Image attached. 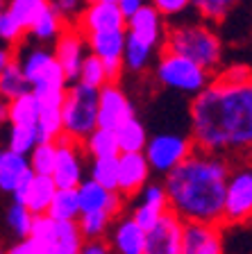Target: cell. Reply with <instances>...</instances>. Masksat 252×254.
<instances>
[{
    "label": "cell",
    "mask_w": 252,
    "mask_h": 254,
    "mask_svg": "<svg viewBox=\"0 0 252 254\" xmlns=\"http://www.w3.org/2000/svg\"><path fill=\"white\" fill-rule=\"evenodd\" d=\"M189 136L198 150L227 157H248L252 148V79L232 82L211 75V82L191 98Z\"/></svg>",
    "instance_id": "obj_1"
},
{
    "label": "cell",
    "mask_w": 252,
    "mask_h": 254,
    "mask_svg": "<svg viewBox=\"0 0 252 254\" xmlns=\"http://www.w3.org/2000/svg\"><path fill=\"white\" fill-rule=\"evenodd\" d=\"M234 159L193 148L191 154L164 175L168 209L182 220L221 222L225 182Z\"/></svg>",
    "instance_id": "obj_2"
},
{
    "label": "cell",
    "mask_w": 252,
    "mask_h": 254,
    "mask_svg": "<svg viewBox=\"0 0 252 254\" xmlns=\"http://www.w3.org/2000/svg\"><path fill=\"white\" fill-rule=\"evenodd\" d=\"M162 48L193 59L211 75L225 64V43L207 21H179L166 27Z\"/></svg>",
    "instance_id": "obj_3"
},
{
    "label": "cell",
    "mask_w": 252,
    "mask_h": 254,
    "mask_svg": "<svg viewBox=\"0 0 252 254\" xmlns=\"http://www.w3.org/2000/svg\"><path fill=\"white\" fill-rule=\"evenodd\" d=\"M155 79L164 89L193 98L211 82V73L195 64L193 59L162 48L155 57Z\"/></svg>",
    "instance_id": "obj_4"
},
{
    "label": "cell",
    "mask_w": 252,
    "mask_h": 254,
    "mask_svg": "<svg viewBox=\"0 0 252 254\" xmlns=\"http://www.w3.org/2000/svg\"><path fill=\"white\" fill-rule=\"evenodd\" d=\"M59 111H62V134L73 141H82L91 129L98 127L95 121L98 89L82 82H69Z\"/></svg>",
    "instance_id": "obj_5"
},
{
    "label": "cell",
    "mask_w": 252,
    "mask_h": 254,
    "mask_svg": "<svg viewBox=\"0 0 252 254\" xmlns=\"http://www.w3.org/2000/svg\"><path fill=\"white\" fill-rule=\"evenodd\" d=\"M252 218V168L246 157H237L232 161V170L225 182L223 195V216L221 225H248Z\"/></svg>",
    "instance_id": "obj_6"
},
{
    "label": "cell",
    "mask_w": 252,
    "mask_h": 254,
    "mask_svg": "<svg viewBox=\"0 0 252 254\" xmlns=\"http://www.w3.org/2000/svg\"><path fill=\"white\" fill-rule=\"evenodd\" d=\"M193 148L195 145L189 134L162 132V134H155V136H148L146 148H143V157H146L148 166H150V173L164 177L186 154H191Z\"/></svg>",
    "instance_id": "obj_7"
},
{
    "label": "cell",
    "mask_w": 252,
    "mask_h": 254,
    "mask_svg": "<svg viewBox=\"0 0 252 254\" xmlns=\"http://www.w3.org/2000/svg\"><path fill=\"white\" fill-rule=\"evenodd\" d=\"M55 145H57V150H55V164L50 170V177L59 189H75L86 177L82 143L62 134L55 138Z\"/></svg>",
    "instance_id": "obj_8"
},
{
    "label": "cell",
    "mask_w": 252,
    "mask_h": 254,
    "mask_svg": "<svg viewBox=\"0 0 252 254\" xmlns=\"http://www.w3.org/2000/svg\"><path fill=\"white\" fill-rule=\"evenodd\" d=\"M86 48L89 53L102 62L109 82H118L123 70V48H125V30H107L86 34Z\"/></svg>",
    "instance_id": "obj_9"
},
{
    "label": "cell",
    "mask_w": 252,
    "mask_h": 254,
    "mask_svg": "<svg viewBox=\"0 0 252 254\" xmlns=\"http://www.w3.org/2000/svg\"><path fill=\"white\" fill-rule=\"evenodd\" d=\"M137 114L134 105L127 98V93L121 89L118 82H105L98 89V111H95V121L98 127L116 129V127L125 123Z\"/></svg>",
    "instance_id": "obj_10"
},
{
    "label": "cell",
    "mask_w": 252,
    "mask_h": 254,
    "mask_svg": "<svg viewBox=\"0 0 252 254\" xmlns=\"http://www.w3.org/2000/svg\"><path fill=\"white\" fill-rule=\"evenodd\" d=\"M223 248L225 243L221 222L184 220L179 254H221Z\"/></svg>",
    "instance_id": "obj_11"
},
{
    "label": "cell",
    "mask_w": 252,
    "mask_h": 254,
    "mask_svg": "<svg viewBox=\"0 0 252 254\" xmlns=\"http://www.w3.org/2000/svg\"><path fill=\"white\" fill-rule=\"evenodd\" d=\"M84 37L91 32H107V30H125V14L118 2L111 0H93L82 7L73 23Z\"/></svg>",
    "instance_id": "obj_12"
},
{
    "label": "cell",
    "mask_w": 252,
    "mask_h": 254,
    "mask_svg": "<svg viewBox=\"0 0 252 254\" xmlns=\"http://www.w3.org/2000/svg\"><path fill=\"white\" fill-rule=\"evenodd\" d=\"M184 220L175 211L166 209L146 229V254H179Z\"/></svg>",
    "instance_id": "obj_13"
},
{
    "label": "cell",
    "mask_w": 252,
    "mask_h": 254,
    "mask_svg": "<svg viewBox=\"0 0 252 254\" xmlns=\"http://www.w3.org/2000/svg\"><path fill=\"white\" fill-rule=\"evenodd\" d=\"M166 27V18L150 2H143L132 14L125 16V34L153 46L155 50H162Z\"/></svg>",
    "instance_id": "obj_14"
},
{
    "label": "cell",
    "mask_w": 252,
    "mask_h": 254,
    "mask_svg": "<svg viewBox=\"0 0 252 254\" xmlns=\"http://www.w3.org/2000/svg\"><path fill=\"white\" fill-rule=\"evenodd\" d=\"M89 48H86V39L75 25H66L57 34V39L53 41V57L55 62L62 66L64 75L69 82L78 79V70L82 59L86 57Z\"/></svg>",
    "instance_id": "obj_15"
},
{
    "label": "cell",
    "mask_w": 252,
    "mask_h": 254,
    "mask_svg": "<svg viewBox=\"0 0 252 254\" xmlns=\"http://www.w3.org/2000/svg\"><path fill=\"white\" fill-rule=\"evenodd\" d=\"M150 166H148L143 152H118L116 161V190L127 202L134 200L139 190L150 180Z\"/></svg>",
    "instance_id": "obj_16"
},
{
    "label": "cell",
    "mask_w": 252,
    "mask_h": 254,
    "mask_svg": "<svg viewBox=\"0 0 252 254\" xmlns=\"http://www.w3.org/2000/svg\"><path fill=\"white\" fill-rule=\"evenodd\" d=\"M105 241L109 243L111 252L146 254V229H143L130 213H127V216L121 213L118 218H114Z\"/></svg>",
    "instance_id": "obj_17"
},
{
    "label": "cell",
    "mask_w": 252,
    "mask_h": 254,
    "mask_svg": "<svg viewBox=\"0 0 252 254\" xmlns=\"http://www.w3.org/2000/svg\"><path fill=\"white\" fill-rule=\"evenodd\" d=\"M78 202H80V213L82 211H98V209H107L114 216H121L125 209L127 200L118 193V190H107L105 186H100L91 177H84L78 186Z\"/></svg>",
    "instance_id": "obj_18"
},
{
    "label": "cell",
    "mask_w": 252,
    "mask_h": 254,
    "mask_svg": "<svg viewBox=\"0 0 252 254\" xmlns=\"http://www.w3.org/2000/svg\"><path fill=\"white\" fill-rule=\"evenodd\" d=\"M55 189H57V186H55L50 175L30 173L18 182V186H16L14 190H11V197H14L16 202H23L32 213H46Z\"/></svg>",
    "instance_id": "obj_19"
},
{
    "label": "cell",
    "mask_w": 252,
    "mask_h": 254,
    "mask_svg": "<svg viewBox=\"0 0 252 254\" xmlns=\"http://www.w3.org/2000/svg\"><path fill=\"white\" fill-rule=\"evenodd\" d=\"M134 197H137V202L132 206L130 216L134 218L143 229L150 227V225L168 209L166 190H164V184H159V182L148 180L146 184H143V189L139 190Z\"/></svg>",
    "instance_id": "obj_20"
},
{
    "label": "cell",
    "mask_w": 252,
    "mask_h": 254,
    "mask_svg": "<svg viewBox=\"0 0 252 254\" xmlns=\"http://www.w3.org/2000/svg\"><path fill=\"white\" fill-rule=\"evenodd\" d=\"M30 173L32 168L27 164V154H18L11 150L0 152V190L2 193H11L18 186V182Z\"/></svg>",
    "instance_id": "obj_21"
},
{
    "label": "cell",
    "mask_w": 252,
    "mask_h": 254,
    "mask_svg": "<svg viewBox=\"0 0 252 254\" xmlns=\"http://www.w3.org/2000/svg\"><path fill=\"white\" fill-rule=\"evenodd\" d=\"M159 50H155L153 46L139 41V39L125 34V48H123V70L127 73H146L150 66L155 64Z\"/></svg>",
    "instance_id": "obj_22"
},
{
    "label": "cell",
    "mask_w": 252,
    "mask_h": 254,
    "mask_svg": "<svg viewBox=\"0 0 252 254\" xmlns=\"http://www.w3.org/2000/svg\"><path fill=\"white\" fill-rule=\"evenodd\" d=\"M39 111H41V105L30 89L7 100V123L9 125H37Z\"/></svg>",
    "instance_id": "obj_23"
},
{
    "label": "cell",
    "mask_w": 252,
    "mask_h": 254,
    "mask_svg": "<svg viewBox=\"0 0 252 254\" xmlns=\"http://www.w3.org/2000/svg\"><path fill=\"white\" fill-rule=\"evenodd\" d=\"M14 59L18 62V66H21L23 75L27 77V82H32V79L39 75V70L53 59V50L46 48L43 43L27 46V48H23L21 43H18V46L14 48Z\"/></svg>",
    "instance_id": "obj_24"
},
{
    "label": "cell",
    "mask_w": 252,
    "mask_h": 254,
    "mask_svg": "<svg viewBox=\"0 0 252 254\" xmlns=\"http://www.w3.org/2000/svg\"><path fill=\"white\" fill-rule=\"evenodd\" d=\"M116 143H118V152H143L148 141V129L137 116L127 118L125 123L114 129Z\"/></svg>",
    "instance_id": "obj_25"
},
{
    "label": "cell",
    "mask_w": 252,
    "mask_h": 254,
    "mask_svg": "<svg viewBox=\"0 0 252 254\" xmlns=\"http://www.w3.org/2000/svg\"><path fill=\"white\" fill-rule=\"evenodd\" d=\"M66 25H69V23L64 21V18L53 9V7L48 5L46 9H43L41 14L34 18V23L30 25L27 34H30V37L34 39L37 43H53L55 39H57V34Z\"/></svg>",
    "instance_id": "obj_26"
},
{
    "label": "cell",
    "mask_w": 252,
    "mask_h": 254,
    "mask_svg": "<svg viewBox=\"0 0 252 254\" xmlns=\"http://www.w3.org/2000/svg\"><path fill=\"white\" fill-rule=\"evenodd\" d=\"M80 143H82L84 154H89V159L118 154L116 134H114V129H107V127H95V129H91Z\"/></svg>",
    "instance_id": "obj_27"
},
{
    "label": "cell",
    "mask_w": 252,
    "mask_h": 254,
    "mask_svg": "<svg viewBox=\"0 0 252 254\" xmlns=\"http://www.w3.org/2000/svg\"><path fill=\"white\" fill-rule=\"evenodd\" d=\"M46 213L53 220H78L80 216V202H78V190L75 189H55L50 204H48Z\"/></svg>",
    "instance_id": "obj_28"
},
{
    "label": "cell",
    "mask_w": 252,
    "mask_h": 254,
    "mask_svg": "<svg viewBox=\"0 0 252 254\" xmlns=\"http://www.w3.org/2000/svg\"><path fill=\"white\" fill-rule=\"evenodd\" d=\"M84 236L75 220H55V254H80Z\"/></svg>",
    "instance_id": "obj_29"
},
{
    "label": "cell",
    "mask_w": 252,
    "mask_h": 254,
    "mask_svg": "<svg viewBox=\"0 0 252 254\" xmlns=\"http://www.w3.org/2000/svg\"><path fill=\"white\" fill-rule=\"evenodd\" d=\"M46 7H48V0H5V2H2V11L9 14L11 18L25 30V34H27V30H30V25L34 23V18H37Z\"/></svg>",
    "instance_id": "obj_30"
},
{
    "label": "cell",
    "mask_w": 252,
    "mask_h": 254,
    "mask_svg": "<svg viewBox=\"0 0 252 254\" xmlns=\"http://www.w3.org/2000/svg\"><path fill=\"white\" fill-rule=\"evenodd\" d=\"M114 218L118 216L109 213L107 209H98V211H82L75 222H78L80 232H82L84 241H86V238H105Z\"/></svg>",
    "instance_id": "obj_31"
},
{
    "label": "cell",
    "mask_w": 252,
    "mask_h": 254,
    "mask_svg": "<svg viewBox=\"0 0 252 254\" xmlns=\"http://www.w3.org/2000/svg\"><path fill=\"white\" fill-rule=\"evenodd\" d=\"M241 5V0H191V9L198 14V18L211 23H223L232 11Z\"/></svg>",
    "instance_id": "obj_32"
},
{
    "label": "cell",
    "mask_w": 252,
    "mask_h": 254,
    "mask_svg": "<svg viewBox=\"0 0 252 254\" xmlns=\"http://www.w3.org/2000/svg\"><path fill=\"white\" fill-rule=\"evenodd\" d=\"M27 236L39 248V254H55V220L48 213H34Z\"/></svg>",
    "instance_id": "obj_33"
},
{
    "label": "cell",
    "mask_w": 252,
    "mask_h": 254,
    "mask_svg": "<svg viewBox=\"0 0 252 254\" xmlns=\"http://www.w3.org/2000/svg\"><path fill=\"white\" fill-rule=\"evenodd\" d=\"M30 91V82L23 75L16 59H11L5 68L0 70V100H11L16 95Z\"/></svg>",
    "instance_id": "obj_34"
},
{
    "label": "cell",
    "mask_w": 252,
    "mask_h": 254,
    "mask_svg": "<svg viewBox=\"0 0 252 254\" xmlns=\"http://www.w3.org/2000/svg\"><path fill=\"white\" fill-rule=\"evenodd\" d=\"M116 161H118V154H111V157H93L91 159L89 168V177L93 182H98L100 186H105L107 190H116Z\"/></svg>",
    "instance_id": "obj_35"
},
{
    "label": "cell",
    "mask_w": 252,
    "mask_h": 254,
    "mask_svg": "<svg viewBox=\"0 0 252 254\" xmlns=\"http://www.w3.org/2000/svg\"><path fill=\"white\" fill-rule=\"evenodd\" d=\"M39 143V134L34 125H9L7 134V150L18 154H27Z\"/></svg>",
    "instance_id": "obj_36"
},
{
    "label": "cell",
    "mask_w": 252,
    "mask_h": 254,
    "mask_svg": "<svg viewBox=\"0 0 252 254\" xmlns=\"http://www.w3.org/2000/svg\"><path fill=\"white\" fill-rule=\"evenodd\" d=\"M55 141H39L34 148L27 152V164H30L32 173L37 175H50L55 164Z\"/></svg>",
    "instance_id": "obj_37"
},
{
    "label": "cell",
    "mask_w": 252,
    "mask_h": 254,
    "mask_svg": "<svg viewBox=\"0 0 252 254\" xmlns=\"http://www.w3.org/2000/svg\"><path fill=\"white\" fill-rule=\"evenodd\" d=\"M34 127H37L39 141H55L57 136H62V111H59V107H41Z\"/></svg>",
    "instance_id": "obj_38"
},
{
    "label": "cell",
    "mask_w": 252,
    "mask_h": 254,
    "mask_svg": "<svg viewBox=\"0 0 252 254\" xmlns=\"http://www.w3.org/2000/svg\"><path fill=\"white\" fill-rule=\"evenodd\" d=\"M75 82H82V84H86V86L100 89V86L105 84V82H109V79H107V70H105V66H102V62H100L95 55L86 53V57L80 64L78 79H75Z\"/></svg>",
    "instance_id": "obj_39"
},
{
    "label": "cell",
    "mask_w": 252,
    "mask_h": 254,
    "mask_svg": "<svg viewBox=\"0 0 252 254\" xmlns=\"http://www.w3.org/2000/svg\"><path fill=\"white\" fill-rule=\"evenodd\" d=\"M32 216L34 213L27 209L23 202H11L9 209H7L5 218H7V225H9V229L16 234V238H25L27 232H30V225H32Z\"/></svg>",
    "instance_id": "obj_40"
},
{
    "label": "cell",
    "mask_w": 252,
    "mask_h": 254,
    "mask_svg": "<svg viewBox=\"0 0 252 254\" xmlns=\"http://www.w3.org/2000/svg\"><path fill=\"white\" fill-rule=\"evenodd\" d=\"M25 30H23L18 23L11 18L9 14H0V41L5 43V46H11V48H16L18 43H23L25 41Z\"/></svg>",
    "instance_id": "obj_41"
},
{
    "label": "cell",
    "mask_w": 252,
    "mask_h": 254,
    "mask_svg": "<svg viewBox=\"0 0 252 254\" xmlns=\"http://www.w3.org/2000/svg\"><path fill=\"white\" fill-rule=\"evenodd\" d=\"M146 2H150L166 21L179 18L191 9V0H146Z\"/></svg>",
    "instance_id": "obj_42"
},
{
    "label": "cell",
    "mask_w": 252,
    "mask_h": 254,
    "mask_svg": "<svg viewBox=\"0 0 252 254\" xmlns=\"http://www.w3.org/2000/svg\"><path fill=\"white\" fill-rule=\"evenodd\" d=\"M48 5L53 7L69 25H73L78 14L82 11V7L86 5V2H84V0H48Z\"/></svg>",
    "instance_id": "obj_43"
},
{
    "label": "cell",
    "mask_w": 252,
    "mask_h": 254,
    "mask_svg": "<svg viewBox=\"0 0 252 254\" xmlns=\"http://www.w3.org/2000/svg\"><path fill=\"white\" fill-rule=\"evenodd\" d=\"M80 252L84 254H107L111 252L109 250V243H107L105 238H86L82 243V248H80Z\"/></svg>",
    "instance_id": "obj_44"
},
{
    "label": "cell",
    "mask_w": 252,
    "mask_h": 254,
    "mask_svg": "<svg viewBox=\"0 0 252 254\" xmlns=\"http://www.w3.org/2000/svg\"><path fill=\"white\" fill-rule=\"evenodd\" d=\"M9 252L11 254H39V248L34 245V241L30 236H25V238H18V243L11 245Z\"/></svg>",
    "instance_id": "obj_45"
},
{
    "label": "cell",
    "mask_w": 252,
    "mask_h": 254,
    "mask_svg": "<svg viewBox=\"0 0 252 254\" xmlns=\"http://www.w3.org/2000/svg\"><path fill=\"white\" fill-rule=\"evenodd\" d=\"M11 59H14V48H11V46H5V43H2V46H0V70L5 68V66L11 62Z\"/></svg>",
    "instance_id": "obj_46"
},
{
    "label": "cell",
    "mask_w": 252,
    "mask_h": 254,
    "mask_svg": "<svg viewBox=\"0 0 252 254\" xmlns=\"http://www.w3.org/2000/svg\"><path fill=\"white\" fill-rule=\"evenodd\" d=\"M143 2H146V0H118V7H121L123 9V14H132V11L137 9L139 5H143Z\"/></svg>",
    "instance_id": "obj_47"
},
{
    "label": "cell",
    "mask_w": 252,
    "mask_h": 254,
    "mask_svg": "<svg viewBox=\"0 0 252 254\" xmlns=\"http://www.w3.org/2000/svg\"><path fill=\"white\" fill-rule=\"evenodd\" d=\"M7 123V100H0V125Z\"/></svg>",
    "instance_id": "obj_48"
},
{
    "label": "cell",
    "mask_w": 252,
    "mask_h": 254,
    "mask_svg": "<svg viewBox=\"0 0 252 254\" xmlns=\"http://www.w3.org/2000/svg\"><path fill=\"white\" fill-rule=\"evenodd\" d=\"M0 14H2V2H0Z\"/></svg>",
    "instance_id": "obj_49"
},
{
    "label": "cell",
    "mask_w": 252,
    "mask_h": 254,
    "mask_svg": "<svg viewBox=\"0 0 252 254\" xmlns=\"http://www.w3.org/2000/svg\"><path fill=\"white\" fill-rule=\"evenodd\" d=\"M84 2H93V0H84Z\"/></svg>",
    "instance_id": "obj_50"
},
{
    "label": "cell",
    "mask_w": 252,
    "mask_h": 254,
    "mask_svg": "<svg viewBox=\"0 0 252 254\" xmlns=\"http://www.w3.org/2000/svg\"><path fill=\"white\" fill-rule=\"evenodd\" d=\"M111 2H118V0H111Z\"/></svg>",
    "instance_id": "obj_51"
},
{
    "label": "cell",
    "mask_w": 252,
    "mask_h": 254,
    "mask_svg": "<svg viewBox=\"0 0 252 254\" xmlns=\"http://www.w3.org/2000/svg\"><path fill=\"white\" fill-rule=\"evenodd\" d=\"M0 2H5V0H0Z\"/></svg>",
    "instance_id": "obj_52"
},
{
    "label": "cell",
    "mask_w": 252,
    "mask_h": 254,
    "mask_svg": "<svg viewBox=\"0 0 252 254\" xmlns=\"http://www.w3.org/2000/svg\"><path fill=\"white\" fill-rule=\"evenodd\" d=\"M0 152H2V148H0Z\"/></svg>",
    "instance_id": "obj_53"
}]
</instances>
